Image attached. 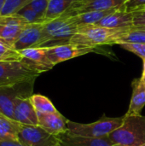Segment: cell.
<instances>
[{"label": "cell", "mask_w": 145, "mask_h": 146, "mask_svg": "<svg viewBox=\"0 0 145 146\" xmlns=\"http://www.w3.org/2000/svg\"><path fill=\"white\" fill-rule=\"evenodd\" d=\"M115 146H141L145 145V116L124 115L121 127L108 137Z\"/></svg>", "instance_id": "1"}, {"label": "cell", "mask_w": 145, "mask_h": 146, "mask_svg": "<svg viewBox=\"0 0 145 146\" xmlns=\"http://www.w3.org/2000/svg\"><path fill=\"white\" fill-rule=\"evenodd\" d=\"M78 30L79 27L73 22L71 17L66 15L46 21L43 24V38L39 47L48 48L68 44Z\"/></svg>", "instance_id": "2"}, {"label": "cell", "mask_w": 145, "mask_h": 146, "mask_svg": "<svg viewBox=\"0 0 145 146\" xmlns=\"http://www.w3.org/2000/svg\"><path fill=\"white\" fill-rule=\"evenodd\" d=\"M131 28L112 29L98 26L79 27L78 33L72 38L70 43L96 48L103 44H116L120 38Z\"/></svg>", "instance_id": "3"}, {"label": "cell", "mask_w": 145, "mask_h": 146, "mask_svg": "<svg viewBox=\"0 0 145 146\" xmlns=\"http://www.w3.org/2000/svg\"><path fill=\"white\" fill-rule=\"evenodd\" d=\"M124 121V116L112 118L103 115L98 121L92 123H79L68 121V132L74 136L91 138V139H105L108 138L114 131L118 129Z\"/></svg>", "instance_id": "4"}, {"label": "cell", "mask_w": 145, "mask_h": 146, "mask_svg": "<svg viewBox=\"0 0 145 146\" xmlns=\"http://www.w3.org/2000/svg\"><path fill=\"white\" fill-rule=\"evenodd\" d=\"M36 79L17 82L0 87V113L13 119L14 108L17 100L32 95Z\"/></svg>", "instance_id": "5"}, {"label": "cell", "mask_w": 145, "mask_h": 146, "mask_svg": "<svg viewBox=\"0 0 145 146\" xmlns=\"http://www.w3.org/2000/svg\"><path fill=\"white\" fill-rule=\"evenodd\" d=\"M39 75L23 62H0V87L37 79Z\"/></svg>", "instance_id": "6"}, {"label": "cell", "mask_w": 145, "mask_h": 146, "mask_svg": "<svg viewBox=\"0 0 145 146\" xmlns=\"http://www.w3.org/2000/svg\"><path fill=\"white\" fill-rule=\"evenodd\" d=\"M18 140L24 146H58L60 140L39 126L21 125Z\"/></svg>", "instance_id": "7"}, {"label": "cell", "mask_w": 145, "mask_h": 146, "mask_svg": "<svg viewBox=\"0 0 145 146\" xmlns=\"http://www.w3.org/2000/svg\"><path fill=\"white\" fill-rule=\"evenodd\" d=\"M45 49L48 58L55 66L60 62L92 52L96 48L78 44L68 43L65 44L48 47Z\"/></svg>", "instance_id": "8"}, {"label": "cell", "mask_w": 145, "mask_h": 146, "mask_svg": "<svg viewBox=\"0 0 145 146\" xmlns=\"http://www.w3.org/2000/svg\"><path fill=\"white\" fill-rule=\"evenodd\" d=\"M127 1L128 0H75L63 15L72 16L90 11L109 10L123 6Z\"/></svg>", "instance_id": "9"}, {"label": "cell", "mask_w": 145, "mask_h": 146, "mask_svg": "<svg viewBox=\"0 0 145 146\" xmlns=\"http://www.w3.org/2000/svg\"><path fill=\"white\" fill-rule=\"evenodd\" d=\"M28 23L19 15H0V40L14 46L20 33Z\"/></svg>", "instance_id": "10"}, {"label": "cell", "mask_w": 145, "mask_h": 146, "mask_svg": "<svg viewBox=\"0 0 145 146\" xmlns=\"http://www.w3.org/2000/svg\"><path fill=\"white\" fill-rule=\"evenodd\" d=\"M20 52L22 56L21 62L39 74L47 72L54 67V64L47 56L45 48H28L22 50Z\"/></svg>", "instance_id": "11"}, {"label": "cell", "mask_w": 145, "mask_h": 146, "mask_svg": "<svg viewBox=\"0 0 145 146\" xmlns=\"http://www.w3.org/2000/svg\"><path fill=\"white\" fill-rule=\"evenodd\" d=\"M43 24H27L25 26L16 38L14 48L21 51L28 48L39 47L43 38Z\"/></svg>", "instance_id": "12"}, {"label": "cell", "mask_w": 145, "mask_h": 146, "mask_svg": "<svg viewBox=\"0 0 145 146\" xmlns=\"http://www.w3.org/2000/svg\"><path fill=\"white\" fill-rule=\"evenodd\" d=\"M38 126L54 136H59L68 132V120L59 111L48 114H38Z\"/></svg>", "instance_id": "13"}, {"label": "cell", "mask_w": 145, "mask_h": 146, "mask_svg": "<svg viewBox=\"0 0 145 146\" xmlns=\"http://www.w3.org/2000/svg\"><path fill=\"white\" fill-rule=\"evenodd\" d=\"M13 120L23 125H38V113L36 112L30 98H21L16 101L14 108Z\"/></svg>", "instance_id": "14"}, {"label": "cell", "mask_w": 145, "mask_h": 146, "mask_svg": "<svg viewBox=\"0 0 145 146\" xmlns=\"http://www.w3.org/2000/svg\"><path fill=\"white\" fill-rule=\"evenodd\" d=\"M95 26L112 29L132 28L133 27L132 12L127 11L125 5H123L115 12L104 17Z\"/></svg>", "instance_id": "15"}, {"label": "cell", "mask_w": 145, "mask_h": 146, "mask_svg": "<svg viewBox=\"0 0 145 146\" xmlns=\"http://www.w3.org/2000/svg\"><path fill=\"white\" fill-rule=\"evenodd\" d=\"M132 93L126 115H139L145 106V85L140 79H134L132 82Z\"/></svg>", "instance_id": "16"}, {"label": "cell", "mask_w": 145, "mask_h": 146, "mask_svg": "<svg viewBox=\"0 0 145 146\" xmlns=\"http://www.w3.org/2000/svg\"><path fill=\"white\" fill-rule=\"evenodd\" d=\"M60 143L58 146H115L108 138L105 139H91L74 136L68 132L57 136Z\"/></svg>", "instance_id": "17"}, {"label": "cell", "mask_w": 145, "mask_h": 146, "mask_svg": "<svg viewBox=\"0 0 145 146\" xmlns=\"http://www.w3.org/2000/svg\"><path fill=\"white\" fill-rule=\"evenodd\" d=\"M120 8L121 7L111 9H109V10H102V11L85 12V13H80V14L72 15L70 17H71L73 22L79 28V27H83L96 25L101 20H103L104 17H106L107 15L115 12Z\"/></svg>", "instance_id": "18"}, {"label": "cell", "mask_w": 145, "mask_h": 146, "mask_svg": "<svg viewBox=\"0 0 145 146\" xmlns=\"http://www.w3.org/2000/svg\"><path fill=\"white\" fill-rule=\"evenodd\" d=\"M21 123L0 113V140H18Z\"/></svg>", "instance_id": "19"}, {"label": "cell", "mask_w": 145, "mask_h": 146, "mask_svg": "<svg viewBox=\"0 0 145 146\" xmlns=\"http://www.w3.org/2000/svg\"><path fill=\"white\" fill-rule=\"evenodd\" d=\"M75 0H50L45 12V21H50L62 16Z\"/></svg>", "instance_id": "20"}, {"label": "cell", "mask_w": 145, "mask_h": 146, "mask_svg": "<svg viewBox=\"0 0 145 146\" xmlns=\"http://www.w3.org/2000/svg\"><path fill=\"white\" fill-rule=\"evenodd\" d=\"M30 99L38 114H48L58 111L52 102L44 95L32 94L30 97Z\"/></svg>", "instance_id": "21"}, {"label": "cell", "mask_w": 145, "mask_h": 146, "mask_svg": "<svg viewBox=\"0 0 145 146\" xmlns=\"http://www.w3.org/2000/svg\"><path fill=\"white\" fill-rule=\"evenodd\" d=\"M145 44V29L132 27L116 43V44Z\"/></svg>", "instance_id": "22"}, {"label": "cell", "mask_w": 145, "mask_h": 146, "mask_svg": "<svg viewBox=\"0 0 145 146\" xmlns=\"http://www.w3.org/2000/svg\"><path fill=\"white\" fill-rule=\"evenodd\" d=\"M22 56L13 45L0 40V62H21Z\"/></svg>", "instance_id": "23"}, {"label": "cell", "mask_w": 145, "mask_h": 146, "mask_svg": "<svg viewBox=\"0 0 145 146\" xmlns=\"http://www.w3.org/2000/svg\"><path fill=\"white\" fill-rule=\"evenodd\" d=\"M16 14L21 16L28 24H43L46 21L44 16L38 14L28 5L21 9Z\"/></svg>", "instance_id": "24"}, {"label": "cell", "mask_w": 145, "mask_h": 146, "mask_svg": "<svg viewBox=\"0 0 145 146\" xmlns=\"http://www.w3.org/2000/svg\"><path fill=\"white\" fill-rule=\"evenodd\" d=\"M32 0H5L2 15H11L16 14L21 9L28 5Z\"/></svg>", "instance_id": "25"}, {"label": "cell", "mask_w": 145, "mask_h": 146, "mask_svg": "<svg viewBox=\"0 0 145 146\" xmlns=\"http://www.w3.org/2000/svg\"><path fill=\"white\" fill-rule=\"evenodd\" d=\"M119 45L124 50L138 56L143 60L145 59V44H121Z\"/></svg>", "instance_id": "26"}, {"label": "cell", "mask_w": 145, "mask_h": 146, "mask_svg": "<svg viewBox=\"0 0 145 146\" xmlns=\"http://www.w3.org/2000/svg\"><path fill=\"white\" fill-rule=\"evenodd\" d=\"M49 2H50V0H32L28 4V6H30L38 14H39L40 15L44 17L45 12H46L48 5H49Z\"/></svg>", "instance_id": "27"}, {"label": "cell", "mask_w": 145, "mask_h": 146, "mask_svg": "<svg viewBox=\"0 0 145 146\" xmlns=\"http://www.w3.org/2000/svg\"><path fill=\"white\" fill-rule=\"evenodd\" d=\"M133 16V27H145V9L132 11Z\"/></svg>", "instance_id": "28"}, {"label": "cell", "mask_w": 145, "mask_h": 146, "mask_svg": "<svg viewBox=\"0 0 145 146\" xmlns=\"http://www.w3.org/2000/svg\"><path fill=\"white\" fill-rule=\"evenodd\" d=\"M126 9L132 12L136 9H140L145 7V0H128L125 4Z\"/></svg>", "instance_id": "29"}, {"label": "cell", "mask_w": 145, "mask_h": 146, "mask_svg": "<svg viewBox=\"0 0 145 146\" xmlns=\"http://www.w3.org/2000/svg\"><path fill=\"white\" fill-rule=\"evenodd\" d=\"M0 146H24L19 140L4 139L0 140Z\"/></svg>", "instance_id": "30"}, {"label": "cell", "mask_w": 145, "mask_h": 146, "mask_svg": "<svg viewBox=\"0 0 145 146\" xmlns=\"http://www.w3.org/2000/svg\"><path fill=\"white\" fill-rule=\"evenodd\" d=\"M139 79H140L141 82L145 85V59L143 60V72H142V75Z\"/></svg>", "instance_id": "31"}, {"label": "cell", "mask_w": 145, "mask_h": 146, "mask_svg": "<svg viewBox=\"0 0 145 146\" xmlns=\"http://www.w3.org/2000/svg\"><path fill=\"white\" fill-rule=\"evenodd\" d=\"M4 3H5V0H0V15H2V11H3Z\"/></svg>", "instance_id": "32"}, {"label": "cell", "mask_w": 145, "mask_h": 146, "mask_svg": "<svg viewBox=\"0 0 145 146\" xmlns=\"http://www.w3.org/2000/svg\"><path fill=\"white\" fill-rule=\"evenodd\" d=\"M138 28H140V27H138ZM143 29H145V27H144V28H143Z\"/></svg>", "instance_id": "33"}, {"label": "cell", "mask_w": 145, "mask_h": 146, "mask_svg": "<svg viewBox=\"0 0 145 146\" xmlns=\"http://www.w3.org/2000/svg\"><path fill=\"white\" fill-rule=\"evenodd\" d=\"M141 146H145V145H141Z\"/></svg>", "instance_id": "34"}, {"label": "cell", "mask_w": 145, "mask_h": 146, "mask_svg": "<svg viewBox=\"0 0 145 146\" xmlns=\"http://www.w3.org/2000/svg\"><path fill=\"white\" fill-rule=\"evenodd\" d=\"M143 9H145V7H144V8H143Z\"/></svg>", "instance_id": "35"}]
</instances>
